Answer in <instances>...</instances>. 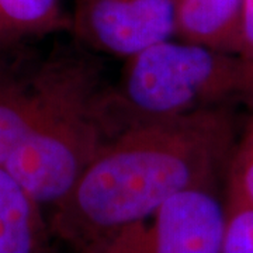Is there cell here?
Wrapping results in <instances>:
<instances>
[{"label":"cell","mask_w":253,"mask_h":253,"mask_svg":"<svg viewBox=\"0 0 253 253\" xmlns=\"http://www.w3.org/2000/svg\"><path fill=\"white\" fill-rule=\"evenodd\" d=\"M236 139L226 104L128 128L104 145L48 212L52 235L86 253L186 190L219 187Z\"/></svg>","instance_id":"1"},{"label":"cell","mask_w":253,"mask_h":253,"mask_svg":"<svg viewBox=\"0 0 253 253\" xmlns=\"http://www.w3.org/2000/svg\"><path fill=\"white\" fill-rule=\"evenodd\" d=\"M126 61L118 81L100 96L113 136L248 94L246 61L239 55L166 40Z\"/></svg>","instance_id":"2"},{"label":"cell","mask_w":253,"mask_h":253,"mask_svg":"<svg viewBox=\"0 0 253 253\" xmlns=\"http://www.w3.org/2000/svg\"><path fill=\"white\" fill-rule=\"evenodd\" d=\"M104 86L46 114L3 165L46 212L68 196L113 139L100 104Z\"/></svg>","instance_id":"3"},{"label":"cell","mask_w":253,"mask_h":253,"mask_svg":"<svg viewBox=\"0 0 253 253\" xmlns=\"http://www.w3.org/2000/svg\"><path fill=\"white\" fill-rule=\"evenodd\" d=\"M96 59L76 49L46 59L24 75L0 73V165L48 113L99 81Z\"/></svg>","instance_id":"4"},{"label":"cell","mask_w":253,"mask_h":253,"mask_svg":"<svg viewBox=\"0 0 253 253\" xmlns=\"http://www.w3.org/2000/svg\"><path fill=\"white\" fill-rule=\"evenodd\" d=\"M225 226L219 187H196L86 253H221Z\"/></svg>","instance_id":"5"},{"label":"cell","mask_w":253,"mask_h":253,"mask_svg":"<svg viewBox=\"0 0 253 253\" xmlns=\"http://www.w3.org/2000/svg\"><path fill=\"white\" fill-rule=\"evenodd\" d=\"M72 30L84 45L128 59L174 34V0H76Z\"/></svg>","instance_id":"6"},{"label":"cell","mask_w":253,"mask_h":253,"mask_svg":"<svg viewBox=\"0 0 253 253\" xmlns=\"http://www.w3.org/2000/svg\"><path fill=\"white\" fill-rule=\"evenodd\" d=\"M244 0H174V34L180 41L241 54Z\"/></svg>","instance_id":"7"},{"label":"cell","mask_w":253,"mask_h":253,"mask_svg":"<svg viewBox=\"0 0 253 253\" xmlns=\"http://www.w3.org/2000/svg\"><path fill=\"white\" fill-rule=\"evenodd\" d=\"M51 236L44 210L0 165V253H48Z\"/></svg>","instance_id":"8"},{"label":"cell","mask_w":253,"mask_h":253,"mask_svg":"<svg viewBox=\"0 0 253 253\" xmlns=\"http://www.w3.org/2000/svg\"><path fill=\"white\" fill-rule=\"evenodd\" d=\"M71 27L59 0H0V33L13 42Z\"/></svg>","instance_id":"9"},{"label":"cell","mask_w":253,"mask_h":253,"mask_svg":"<svg viewBox=\"0 0 253 253\" xmlns=\"http://www.w3.org/2000/svg\"><path fill=\"white\" fill-rule=\"evenodd\" d=\"M225 199L253 204V118L236 139L226 172Z\"/></svg>","instance_id":"10"},{"label":"cell","mask_w":253,"mask_h":253,"mask_svg":"<svg viewBox=\"0 0 253 253\" xmlns=\"http://www.w3.org/2000/svg\"><path fill=\"white\" fill-rule=\"evenodd\" d=\"M226 226L221 253H253V204L225 199Z\"/></svg>","instance_id":"11"},{"label":"cell","mask_w":253,"mask_h":253,"mask_svg":"<svg viewBox=\"0 0 253 253\" xmlns=\"http://www.w3.org/2000/svg\"><path fill=\"white\" fill-rule=\"evenodd\" d=\"M239 56L246 61H253V0H244L242 46Z\"/></svg>","instance_id":"12"},{"label":"cell","mask_w":253,"mask_h":253,"mask_svg":"<svg viewBox=\"0 0 253 253\" xmlns=\"http://www.w3.org/2000/svg\"><path fill=\"white\" fill-rule=\"evenodd\" d=\"M246 81H248V94H253V61H246Z\"/></svg>","instance_id":"13"},{"label":"cell","mask_w":253,"mask_h":253,"mask_svg":"<svg viewBox=\"0 0 253 253\" xmlns=\"http://www.w3.org/2000/svg\"><path fill=\"white\" fill-rule=\"evenodd\" d=\"M14 44L11 40H9L7 37L4 36V34H1L0 33V51H3V49H7L9 46H11Z\"/></svg>","instance_id":"14"}]
</instances>
